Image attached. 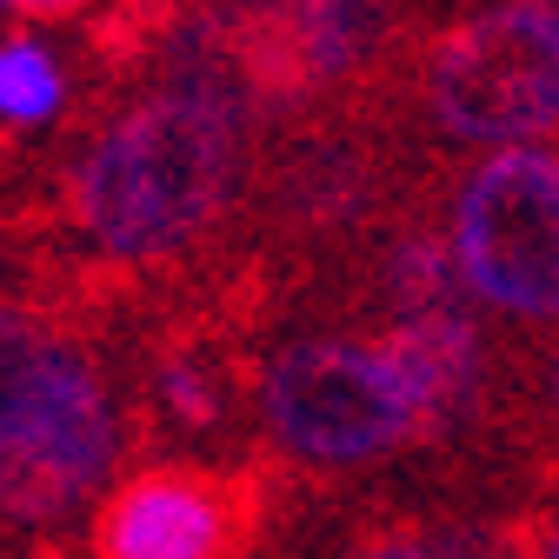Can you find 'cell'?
<instances>
[{"label":"cell","mask_w":559,"mask_h":559,"mask_svg":"<svg viewBox=\"0 0 559 559\" xmlns=\"http://www.w3.org/2000/svg\"><path fill=\"white\" fill-rule=\"evenodd\" d=\"M234 180V114L167 87L120 114L74 174V221L107 260H160L206 234Z\"/></svg>","instance_id":"6da1fadb"},{"label":"cell","mask_w":559,"mask_h":559,"mask_svg":"<svg viewBox=\"0 0 559 559\" xmlns=\"http://www.w3.org/2000/svg\"><path fill=\"white\" fill-rule=\"evenodd\" d=\"M114 466V406L74 346L40 354L0 386V520H60Z\"/></svg>","instance_id":"7a4b0ae2"},{"label":"cell","mask_w":559,"mask_h":559,"mask_svg":"<svg viewBox=\"0 0 559 559\" xmlns=\"http://www.w3.org/2000/svg\"><path fill=\"white\" fill-rule=\"evenodd\" d=\"M440 133L520 147L559 127V8H486L440 34L427 67Z\"/></svg>","instance_id":"3957f363"},{"label":"cell","mask_w":559,"mask_h":559,"mask_svg":"<svg viewBox=\"0 0 559 559\" xmlns=\"http://www.w3.org/2000/svg\"><path fill=\"white\" fill-rule=\"evenodd\" d=\"M453 273L513 320H559V154L479 160L453 206Z\"/></svg>","instance_id":"277c9868"},{"label":"cell","mask_w":559,"mask_h":559,"mask_svg":"<svg viewBox=\"0 0 559 559\" xmlns=\"http://www.w3.org/2000/svg\"><path fill=\"white\" fill-rule=\"evenodd\" d=\"M260 413L273 440L313 466H360L419 433L413 393L380 346L294 340L260 373Z\"/></svg>","instance_id":"5b68a950"},{"label":"cell","mask_w":559,"mask_h":559,"mask_svg":"<svg viewBox=\"0 0 559 559\" xmlns=\"http://www.w3.org/2000/svg\"><path fill=\"white\" fill-rule=\"evenodd\" d=\"M234 507L200 473H140L100 513V559H227Z\"/></svg>","instance_id":"8992f818"},{"label":"cell","mask_w":559,"mask_h":559,"mask_svg":"<svg viewBox=\"0 0 559 559\" xmlns=\"http://www.w3.org/2000/svg\"><path fill=\"white\" fill-rule=\"evenodd\" d=\"M380 354L393 360L400 386L413 393L419 427H447L453 413H466V400H473V386H479V333H473L466 307L400 320V326L380 340Z\"/></svg>","instance_id":"52a82bcc"},{"label":"cell","mask_w":559,"mask_h":559,"mask_svg":"<svg viewBox=\"0 0 559 559\" xmlns=\"http://www.w3.org/2000/svg\"><path fill=\"white\" fill-rule=\"evenodd\" d=\"M280 206L307 227H340L373 206V160L354 140H294L273 180Z\"/></svg>","instance_id":"ba28073f"},{"label":"cell","mask_w":559,"mask_h":559,"mask_svg":"<svg viewBox=\"0 0 559 559\" xmlns=\"http://www.w3.org/2000/svg\"><path fill=\"white\" fill-rule=\"evenodd\" d=\"M67 100V81L40 40H0V120L47 127Z\"/></svg>","instance_id":"9c48e42d"},{"label":"cell","mask_w":559,"mask_h":559,"mask_svg":"<svg viewBox=\"0 0 559 559\" xmlns=\"http://www.w3.org/2000/svg\"><path fill=\"white\" fill-rule=\"evenodd\" d=\"M386 294H393L400 320H419V313H453L466 287L453 273V253H440L433 240H406L386 266Z\"/></svg>","instance_id":"30bf717a"},{"label":"cell","mask_w":559,"mask_h":559,"mask_svg":"<svg viewBox=\"0 0 559 559\" xmlns=\"http://www.w3.org/2000/svg\"><path fill=\"white\" fill-rule=\"evenodd\" d=\"M160 400L180 427H221L227 419V393L214 380V360H200V354H174L160 367Z\"/></svg>","instance_id":"8fae6325"},{"label":"cell","mask_w":559,"mask_h":559,"mask_svg":"<svg viewBox=\"0 0 559 559\" xmlns=\"http://www.w3.org/2000/svg\"><path fill=\"white\" fill-rule=\"evenodd\" d=\"M40 346H47V333H40L27 313H0V386H8V380L27 367Z\"/></svg>","instance_id":"7c38bea8"},{"label":"cell","mask_w":559,"mask_h":559,"mask_svg":"<svg viewBox=\"0 0 559 559\" xmlns=\"http://www.w3.org/2000/svg\"><path fill=\"white\" fill-rule=\"evenodd\" d=\"M433 559H520V552L500 533H466V526H453V533L433 539Z\"/></svg>","instance_id":"4fadbf2b"},{"label":"cell","mask_w":559,"mask_h":559,"mask_svg":"<svg viewBox=\"0 0 559 559\" xmlns=\"http://www.w3.org/2000/svg\"><path fill=\"white\" fill-rule=\"evenodd\" d=\"M354 559H433V539H413V533H386V539L360 546Z\"/></svg>","instance_id":"5bb4252c"},{"label":"cell","mask_w":559,"mask_h":559,"mask_svg":"<svg viewBox=\"0 0 559 559\" xmlns=\"http://www.w3.org/2000/svg\"><path fill=\"white\" fill-rule=\"evenodd\" d=\"M552 406H559V360H552Z\"/></svg>","instance_id":"9a60e30c"},{"label":"cell","mask_w":559,"mask_h":559,"mask_svg":"<svg viewBox=\"0 0 559 559\" xmlns=\"http://www.w3.org/2000/svg\"><path fill=\"white\" fill-rule=\"evenodd\" d=\"M546 559H559V533H552V546H546Z\"/></svg>","instance_id":"2e32d148"}]
</instances>
